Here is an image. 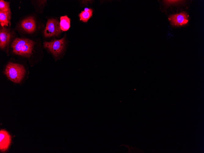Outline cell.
I'll return each mask as SVG.
<instances>
[{
    "instance_id": "8",
    "label": "cell",
    "mask_w": 204,
    "mask_h": 153,
    "mask_svg": "<svg viewBox=\"0 0 204 153\" xmlns=\"http://www.w3.org/2000/svg\"><path fill=\"white\" fill-rule=\"evenodd\" d=\"M11 35L9 30L5 27H2L0 30V47L4 49L8 43L10 38Z\"/></svg>"
},
{
    "instance_id": "4",
    "label": "cell",
    "mask_w": 204,
    "mask_h": 153,
    "mask_svg": "<svg viewBox=\"0 0 204 153\" xmlns=\"http://www.w3.org/2000/svg\"><path fill=\"white\" fill-rule=\"evenodd\" d=\"M60 23L56 19L51 18L48 20L44 31L46 37L57 36L61 32Z\"/></svg>"
},
{
    "instance_id": "2",
    "label": "cell",
    "mask_w": 204,
    "mask_h": 153,
    "mask_svg": "<svg viewBox=\"0 0 204 153\" xmlns=\"http://www.w3.org/2000/svg\"><path fill=\"white\" fill-rule=\"evenodd\" d=\"M25 71L24 66L17 64L9 63L6 66L5 73L8 78L13 82L19 83L23 78Z\"/></svg>"
},
{
    "instance_id": "7",
    "label": "cell",
    "mask_w": 204,
    "mask_h": 153,
    "mask_svg": "<svg viewBox=\"0 0 204 153\" xmlns=\"http://www.w3.org/2000/svg\"><path fill=\"white\" fill-rule=\"evenodd\" d=\"M21 26L25 31L29 33L33 32L36 27L35 20L31 16L23 20L21 22Z\"/></svg>"
},
{
    "instance_id": "12",
    "label": "cell",
    "mask_w": 204,
    "mask_h": 153,
    "mask_svg": "<svg viewBox=\"0 0 204 153\" xmlns=\"http://www.w3.org/2000/svg\"><path fill=\"white\" fill-rule=\"evenodd\" d=\"M0 10L5 12L10 11L9 2L3 0H0Z\"/></svg>"
},
{
    "instance_id": "13",
    "label": "cell",
    "mask_w": 204,
    "mask_h": 153,
    "mask_svg": "<svg viewBox=\"0 0 204 153\" xmlns=\"http://www.w3.org/2000/svg\"><path fill=\"white\" fill-rule=\"evenodd\" d=\"M165 4L168 5L171 4H178L183 3L184 1L180 0H165L163 1Z\"/></svg>"
},
{
    "instance_id": "5",
    "label": "cell",
    "mask_w": 204,
    "mask_h": 153,
    "mask_svg": "<svg viewBox=\"0 0 204 153\" xmlns=\"http://www.w3.org/2000/svg\"><path fill=\"white\" fill-rule=\"evenodd\" d=\"M169 20L173 25L180 26L186 24L188 21V15L185 12L169 16Z\"/></svg>"
},
{
    "instance_id": "9",
    "label": "cell",
    "mask_w": 204,
    "mask_h": 153,
    "mask_svg": "<svg viewBox=\"0 0 204 153\" xmlns=\"http://www.w3.org/2000/svg\"><path fill=\"white\" fill-rule=\"evenodd\" d=\"M11 15L10 11L5 12L0 10V23L2 27L7 26L10 23Z\"/></svg>"
},
{
    "instance_id": "1",
    "label": "cell",
    "mask_w": 204,
    "mask_h": 153,
    "mask_svg": "<svg viewBox=\"0 0 204 153\" xmlns=\"http://www.w3.org/2000/svg\"><path fill=\"white\" fill-rule=\"evenodd\" d=\"M35 42L24 38H16L13 42L11 46L13 52L19 55L29 56L32 53Z\"/></svg>"
},
{
    "instance_id": "6",
    "label": "cell",
    "mask_w": 204,
    "mask_h": 153,
    "mask_svg": "<svg viewBox=\"0 0 204 153\" xmlns=\"http://www.w3.org/2000/svg\"><path fill=\"white\" fill-rule=\"evenodd\" d=\"M11 142V137L7 131L4 129L0 131V150L1 152L5 151L9 148Z\"/></svg>"
},
{
    "instance_id": "10",
    "label": "cell",
    "mask_w": 204,
    "mask_h": 153,
    "mask_svg": "<svg viewBox=\"0 0 204 153\" xmlns=\"http://www.w3.org/2000/svg\"><path fill=\"white\" fill-rule=\"evenodd\" d=\"M70 18L67 16H61L60 17V25L61 29L63 31H66L70 28Z\"/></svg>"
},
{
    "instance_id": "11",
    "label": "cell",
    "mask_w": 204,
    "mask_h": 153,
    "mask_svg": "<svg viewBox=\"0 0 204 153\" xmlns=\"http://www.w3.org/2000/svg\"><path fill=\"white\" fill-rule=\"evenodd\" d=\"M93 10L91 9L86 8L84 10L79 14L80 20L84 22H86L92 15Z\"/></svg>"
},
{
    "instance_id": "3",
    "label": "cell",
    "mask_w": 204,
    "mask_h": 153,
    "mask_svg": "<svg viewBox=\"0 0 204 153\" xmlns=\"http://www.w3.org/2000/svg\"><path fill=\"white\" fill-rule=\"evenodd\" d=\"M65 45L64 38L59 40H54L50 42H45L44 47L47 48L55 56L60 55L63 51Z\"/></svg>"
}]
</instances>
